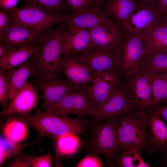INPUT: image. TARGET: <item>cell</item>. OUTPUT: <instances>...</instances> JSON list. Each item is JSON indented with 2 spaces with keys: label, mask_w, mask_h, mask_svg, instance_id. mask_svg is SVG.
<instances>
[{
  "label": "cell",
  "mask_w": 167,
  "mask_h": 167,
  "mask_svg": "<svg viewBox=\"0 0 167 167\" xmlns=\"http://www.w3.org/2000/svg\"><path fill=\"white\" fill-rule=\"evenodd\" d=\"M37 138L30 143H22L10 140L4 136L0 137V167H2L9 159L22 152L28 147L39 143Z\"/></svg>",
  "instance_id": "83f0119b"
},
{
  "label": "cell",
  "mask_w": 167,
  "mask_h": 167,
  "mask_svg": "<svg viewBox=\"0 0 167 167\" xmlns=\"http://www.w3.org/2000/svg\"><path fill=\"white\" fill-rule=\"evenodd\" d=\"M55 140L56 162L62 156H68L75 153L80 144L77 135L72 134L60 136Z\"/></svg>",
  "instance_id": "f1b7e54d"
},
{
  "label": "cell",
  "mask_w": 167,
  "mask_h": 167,
  "mask_svg": "<svg viewBox=\"0 0 167 167\" xmlns=\"http://www.w3.org/2000/svg\"><path fill=\"white\" fill-rule=\"evenodd\" d=\"M53 158L49 152L44 155L33 158L31 162L32 167H50Z\"/></svg>",
  "instance_id": "e575fe53"
},
{
  "label": "cell",
  "mask_w": 167,
  "mask_h": 167,
  "mask_svg": "<svg viewBox=\"0 0 167 167\" xmlns=\"http://www.w3.org/2000/svg\"><path fill=\"white\" fill-rule=\"evenodd\" d=\"M65 20L67 25L88 29L100 24H116L102 11L100 5L73 13Z\"/></svg>",
  "instance_id": "ffe728a7"
},
{
  "label": "cell",
  "mask_w": 167,
  "mask_h": 167,
  "mask_svg": "<svg viewBox=\"0 0 167 167\" xmlns=\"http://www.w3.org/2000/svg\"><path fill=\"white\" fill-rule=\"evenodd\" d=\"M153 5H156V4L158 0H149Z\"/></svg>",
  "instance_id": "f6af8a7d"
},
{
  "label": "cell",
  "mask_w": 167,
  "mask_h": 167,
  "mask_svg": "<svg viewBox=\"0 0 167 167\" xmlns=\"http://www.w3.org/2000/svg\"><path fill=\"white\" fill-rule=\"evenodd\" d=\"M9 86L6 71L0 70V103L5 110L7 107L9 97Z\"/></svg>",
  "instance_id": "1f68e13d"
},
{
  "label": "cell",
  "mask_w": 167,
  "mask_h": 167,
  "mask_svg": "<svg viewBox=\"0 0 167 167\" xmlns=\"http://www.w3.org/2000/svg\"><path fill=\"white\" fill-rule=\"evenodd\" d=\"M151 109L158 113L167 123V104L155 105Z\"/></svg>",
  "instance_id": "f35d334b"
},
{
  "label": "cell",
  "mask_w": 167,
  "mask_h": 167,
  "mask_svg": "<svg viewBox=\"0 0 167 167\" xmlns=\"http://www.w3.org/2000/svg\"><path fill=\"white\" fill-rule=\"evenodd\" d=\"M6 50L3 45L0 44V58L4 55L6 52Z\"/></svg>",
  "instance_id": "7bdbcfd3"
},
{
  "label": "cell",
  "mask_w": 167,
  "mask_h": 167,
  "mask_svg": "<svg viewBox=\"0 0 167 167\" xmlns=\"http://www.w3.org/2000/svg\"><path fill=\"white\" fill-rule=\"evenodd\" d=\"M135 111L125 95L121 83L109 98L90 117L93 122H99Z\"/></svg>",
  "instance_id": "5bb4252c"
},
{
  "label": "cell",
  "mask_w": 167,
  "mask_h": 167,
  "mask_svg": "<svg viewBox=\"0 0 167 167\" xmlns=\"http://www.w3.org/2000/svg\"><path fill=\"white\" fill-rule=\"evenodd\" d=\"M115 51H106L92 46L80 54L95 75L108 71H118Z\"/></svg>",
  "instance_id": "d6986e66"
},
{
  "label": "cell",
  "mask_w": 167,
  "mask_h": 167,
  "mask_svg": "<svg viewBox=\"0 0 167 167\" xmlns=\"http://www.w3.org/2000/svg\"><path fill=\"white\" fill-rule=\"evenodd\" d=\"M151 79L141 72L132 77L122 78L123 91L135 111L146 113L154 105Z\"/></svg>",
  "instance_id": "52a82bcc"
},
{
  "label": "cell",
  "mask_w": 167,
  "mask_h": 167,
  "mask_svg": "<svg viewBox=\"0 0 167 167\" xmlns=\"http://www.w3.org/2000/svg\"><path fill=\"white\" fill-rule=\"evenodd\" d=\"M64 31L62 43V56L80 54L93 46L89 31L88 29L67 25Z\"/></svg>",
  "instance_id": "e0dca14e"
},
{
  "label": "cell",
  "mask_w": 167,
  "mask_h": 167,
  "mask_svg": "<svg viewBox=\"0 0 167 167\" xmlns=\"http://www.w3.org/2000/svg\"><path fill=\"white\" fill-rule=\"evenodd\" d=\"M34 85L42 92L43 104L40 106L46 112L67 94L77 90L66 79L54 75L35 77Z\"/></svg>",
  "instance_id": "9c48e42d"
},
{
  "label": "cell",
  "mask_w": 167,
  "mask_h": 167,
  "mask_svg": "<svg viewBox=\"0 0 167 167\" xmlns=\"http://www.w3.org/2000/svg\"><path fill=\"white\" fill-rule=\"evenodd\" d=\"M118 151L135 147L142 152H149L148 118L145 112L135 111L117 117Z\"/></svg>",
  "instance_id": "7a4b0ae2"
},
{
  "label": "cell",
  "mask_w": 167,
  "mask_h": 167,
  "mask_svg": "<svg viewBox=\"0 0 167 167\" xmlns=\"http://www.w3.org/2000/svg\"><path fill=\"white\" fill-rule=\"evenodd\" d=\"M93 46L108 51H115L127 35L116 24H102L88 29Z\"/></svg>",
  "instance_id": "9a60e30c"
},
{
  "label": "cell",
  "mask_w": 167,
  "mask_h": 167,
  "mask_svg": "<svg viewBox=\"0 0 167 167\" xmlns=\"http://www.w3.org/2000/svg\"><path fill=\"white\" fill-rule=\"evenodd\" d=\"M163 16L149 0H138L132 13L121 26L127 35L143 33L164 23Z\"/></svg>",
  "instance_id": "8992f818"
},
{
  "label": "cell",
  "mask_w": 167,
  "mask_h": 167,
  "mask_svg": "<svg viewBox=\"0 0 167 167\" xmlns=\"http://www.w3.org/2000/svg\"><path fill=\"white\" fill-rule=\"evenodd\" d=\"M144 56L142 34L127 35L115 51L117 69L122 77L129 78L138 75Z\"/></svg>",
  "instance_id": "5b68a950"
},
{
  "label": "cell",
  "mask_w": 167,
  "mask_h": 167,
  "mask_svg": "<svg viewBox=\"0 0 167 167\" xmlns=\"http://www.w3.org/2000/svg\"><path fill=\"white\" fill-rule=\"evenodd\" d=\"M139 72L151 78L167 73V53L145 56L141 64Z\"/></svg>",
  "instance_id": "d4e9b609"
},
{
  "label": "cell",
  "mask_w": 167,
  "mask_h": 167,
  "mask_svg": "<svg viewBox=\"0 0 167 167\" xmlns=\"http://www.w3.org/2000/svg\"><path fill=\"white\" fill-rule=\"evenodd\" d=\"M9 86L10 99L15 95L31 76H34L35 71L28 60L20 65L6 71Z\"/></svg>",
  "instance_id": "603a6c76"
},
{
  "label": "cell",
  "mask_w": 167,
  "mask_h": 167,
  "mask_svg": "<svg viewBox=\"0 0 167 167\" xmlns=\"http://www.w3.org/2000/svg\"><path fill=\"white\" fill-rule=\"evenodd\" d=\"M73 13H76L88 8L87 0H65Z\"/></svg>",
  "instance_id": "d590c367"
},
{
  "label": "cell",
  "mask_w": 167,
  "mask_h": 167,
  "mask_svg": "<svg viewBox=\"0 0 167 167\" xmlns=\"http://www.w3.org/2000/svg\"><path fill=\"white\" fill-rule=\"evenodd\" d=\"M141 152L135 147L123 149L118 152L109 165H114L118 167H152L143 159Z\"/></svg>",
  "instance_id": "484cf974"
},
{
  "label": "cell",
  "mask_w": 167,
  "mask_h": 167,
  "mask_svg": "<svg viewBox=\"0 0 167 167\" xmlns=\"http://www.w3.org/2000/svg\"><path fill=\"white\" fill-rule=\"evenodd\" d=\"M86 90L81 89L67 94L46 112L59 116H68L73 114L80 118L87 115L90 116L94 110Z\"/></svg>",
  "instance_id": "4fadbf2b"
},
{
  "label": "cell",
  "mask_w": 167,
  "mask_h": 167,
  "mask_svg": "<svg viewBox=\"0 0 167 167\" xmlns=\"http://www.w3.org/2000/svg\"><path fill=\"white\" fill-rule=\"evenodd\" d=\"M19 0H0V8L8 11L15 8Z\"/></svg>",
  "instance_id": "74e56055"
},
{
  "label": "cell",
  "mask_w": 167,
  "mask_h": 167,
  "mask_svg": "<svg viewBox=\"0 0 167 167\" xmlns=\"http://www.w3.org/2000/svg\"><path fill=\"white\" fill-rule=\"evenodd\" d=\"M64 32L57 29L39 43L38 49L28 60L35 71V77L47 75L60 76L62 74L60 65Z\"/></svg>",
  "instance_id": "3957f363"
},
{
  "label": "cell",
  "mask_w": 167,
  "mask_h": 167,
  "mask_svg": "<svg viewBox=\"0 0 167 167\" xmlns=\"http://www.w3.org/2000/svg\"><path fill=\"white\" fill-rule=\"evenodd\" d=\"M12 160L8 162L7 167H31V162L33 158L22 152L13 157Z\"/></svg>",
  "instance_id": "836d02e7"
},
{
  "label": "cell",
  "mask_w": 167,
  "mask_h": 167,
  "mask_svg": "<svg viewBox=\"0 0 167 167\" xmlns=\"http://www.w3.org/2000/svg\"><path fill=\"white\" fill-rule=\"evenodd\" d=\"M161 152V158L159 161V166L167 167V149Z\"/></svg>",
  "instance_id": "60d3db41"
},
{
  "label": "cell",
  "mask_w": 167,
  "mask_h": 167,
  "mask_svg": "<svg viewBox=\"0 0 167 167\" xmlns=\"http://www.w3.org/2000/svg\"><path fill=\"white\" fill-rule=\"evenodd\" d=\"M39 91L35 85L27 80L10 99L6 109L0 112L1 117L5 119L13 115L30 114L41 98Z\"/></svg>",
  "instance_id": "7c38bea8"
},
{
  "label": "cell",
  "mask_w": 167,
  "mask_h": 167,
  "mask_svg": "<svg viewBox=\"0 0 167 167\" xmlns=\"http://www.w3.org/2000/svg\"><path fill=\"white\" fill-rule=\"evenodd\" d=\"M30 5L45 11L54 13L63 6L65 0H29Z\"/></svg>",
  "instance_id": "4dcf8cb0"
},
{
  "label": "cell",
  "mask_w": 167,
  "mask_h": 167,
  "mask_svg": "<svg viewBox=\"0 0 167 167\" xmlns=\"http://www.w3.org/2000/svg\"><path fill=\"white\" fill-rule=\"evenodd\" d=\"M104 164L99 155L88 154L78 162L75 167H102Z\"/></svg>",
  "instance_id": "d6a6232c"
},
{
  "label": "cell",
  "mask_w": 167,
  "mask_h": 167,
  "mask_svg": "<svg viewBox=\"0 0 167 167\" xmlns=\"http://www.w3.org/2000/svg\"><path fill=\"white\" fill-rule=\"evenodd\" d=\"M122 78L118 71H108L95 75L86 90L94 112L111 96L121 83Z\"/></svg>",
  "instance_id": "8fae6325"
},
{
  "label": "cell",
  "mask_w": 167,
  "mask_h": 167,
  "mask_svg": "<svg viewBox=\"0 0 167 167\" xmlns=\"http://www.w3.org/2000/svg\"><path fill=\"white\" fill-rule=\"evenodd\" d=\"M39 45L31 44L6 51L0 58V70L6 71L23 64L37 50Z\"/></svg>",
  "instance_id": "7402d4cb"
},
{
  "label": "cell",
  "mask_w": 167,
  "mask_h": 167,
  "mask_svg": "<svg viewBox=\"0 0 167 167\" xmlns=\"http://www.w3.org/2000/svg\"><path fill=\"white\" fill-rule=\"evenodd\" d=\"M5 120L1 126L2 131L5 137L19 142L26 139L28 135V126L24 122L15 115Z\"/></svg>",
  "instance_id": "4316f807"
},
{
  "label": "cell",
  "mask_w": 167,
  "mask_h": 167,
  "mask_svg": "<svg viewBox=\"0 0 167 167\" xmlns=\"http://www.w3.org/2000/svg\"><path fill=\"white\" fill-rule=\"evenodd\" d=\"M8 11L11 20L28 27L40 34L64 19L61 15L31 5L23 8H15Z\"/></svg>",
  "instance_id": "ba28073f"
},
{
  "label": "cell",
  "mask_w": 167,
  "mask_h": 167,
  "mask_svg": "<svg viewBox=\"0 0 167 167\" xmlns=\"http://www.w3.org/2000/svg\"><path fill=\"white\" fill-rule=\"evenodd\" d=\"M103 0H87L89 5H100Z\"/></svg>",
  "instance_id": "b9f144b4"
},
{
  "label": "cell",
  "mask_w": 167,
  "mask_h": 167,
  "mask_svg": "<svg viewBox=\"0 0 167 167\" xmlns=\"http://www.w3.org/2000/svg\"><path fill=\"white\" fill-rule=\"evenodd\" d=\"M41 34L33 29L11 20L8 27L0 34V44L6 51L33 44Z\"/></svg>",
  "instance_id": "2e32d148"
},
{
  "label": "cell",
  "mask_w": 167,
  "mask_h": 167,
  "mask_svg": "<svg viewBox=\"0 0 167 167\" xmlns=\"http://www.w3.org/2000/svg\"><path fill=\"white\" fill-rule=\"evenodd\" d=\"M149 130L148 142L150 156L167 149V123L156 112L151 109L146 112Z\"/></svg>",
  "instance_id": "ac0fdd59"
},
{
  "label": "cell",
  "mask_w": 167,
  "mask_h": 167,
  "mask_svg": "<svg viewBox=\"0 0 167 167\" xmlns=\"http://www.w3.org/2000/svg\"><path fill=\"white\" fill-rule=\"evenodd\" d=\"M154 105L167 104V73L152 78Z\"/></svg>",
  "instance_id": "f546056e"
},
{
  "label": "cell",
  "mask_w": 167,
  "mask_h": 167,
  "mask_svg": "<svg viewBox=\"0 0 167 167\" xmlns=\"http://www.w3.org/2000/svg\"><path fill=\"white\" fill-rule=\"evenodd\" d=\"M145 56L167 53V25H157L142 34Z\"/></svg>",
  "instance_id": "44dd1931"
},
{
  "label": "cell",
  "mask_w": 167,
  "mask_h": 167,
  "mask_svg": "<svg viewBox=\"0 0 167 167\" xmlns=\"http://www.w3.org/2000/svg\"><path fill=\"white\" fill-rule=\"evenodd\" d=\"M11 15L9 11L5 10L0 11V33H2L9 26L11 22Z\"/></svg>",
  "instance_id": "8d00e7d4"
},
{
  "label": "cell",
  "mask_w": 167,
  "mask_h": 167,
  "mask_svg": "<svg viewBox=\"0 0 167 167\" xmlns=\"http://www.w3.org/2000/svg\"><path fill=\"white\" fill-rule=\"evenodd\" d=\"M60 70L66 80L77 90L86 89L95 76L86 60L80 54L62 56Z\"/></svg>",
  "instance_id": "30bf717a"
},
{
  "label": "cell",
  "mask_w": 167,
  "mask_h": 167,
  "mask_svg": "<svg viewBox=\"0 0 167 167\" xmlns=\"http://www.w3.org/2000/svg\"><path fill=\"white\" fill-rule=\"evenodd\" d=\"M37 132V138H49L56 140L60 136L72 134L87 137L92 122L84 118H72L59 116L36 109L34 114L16 116Z\"/></svg>",
  "instance_id": "6da1fadb"
},
{
  "label": "cell",
  "mask_w": 167,
  "mask_h": 167,
  "mask_svg": "<svg viewBox=\"0 0 167 167\" xmlns=\"http://www.w3.org/2000/svg\"><path fill=\"white\" fill-rule=\"evenodd\" d=\"M156 6L163 16L167 15V0H158Z\"/></svg>",
  "instance_id": "ab89813d"
},
{
  "label": "cell",
  "mask_w": 167,
  "mask_h": 167,
  "mask_svg": "<svg viewBox=\"0 0 167 167\" xmlns=\"http://www.w3.org/2000/svg\"><path fill=\"white\" fill-rule=\"evenodd\" d=\"M138 0H108L105 13L121 26L129 17Z\"/></svg>",
  "instance_id": "cb8c5ba5"
},
{
  "label": "cell",
  "mask_w": 167,
  "mask_h": 167,
  "mask_svg": "<svg viewBox=\"0 0 167 167\" xmlns=\"http://www.w3.org/2000/svg\"><path fill=\"white\" fill-rule=\"evenodd\" d=\"M90 128L92 137L88 145L89 152L94 155H101L109 165L118 153L117 118L101 122L93 121Z\"/></svg>",
  "instance_id": "277c9868"
},
{
  "label": "cell",
  "mask_w": 167,
  "mask_h": 167,
  "mask_svg": "<svg viewBox=\"0 0 167 167\" xmlns=\"http://www.w3.org/2000/svg\"><path fill=\"white\" fill-rule=\"evenodd\" d=\"M163 17L164 23L167 25V15H165Z\"/></svg>",
  "instance_id": "ee69618b"
}]
</instances>
